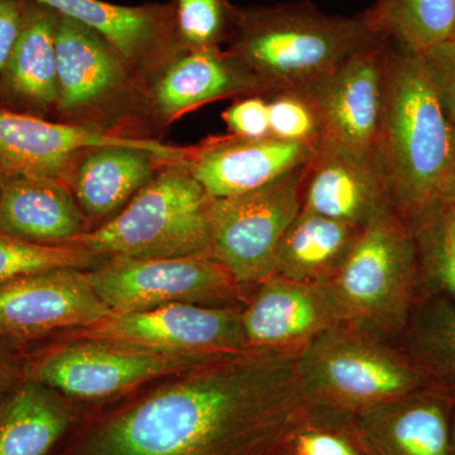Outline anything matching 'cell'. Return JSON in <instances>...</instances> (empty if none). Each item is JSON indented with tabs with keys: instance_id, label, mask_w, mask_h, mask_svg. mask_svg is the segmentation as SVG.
Segmentation results:
<instances>
[{
	"instance_id": "obj_1",
	"label": "cell",
	"mask_w": 455,
	"mask_h": 455,
	"mask_svg": "<svg viewBox=\"0 0 455 455\" xmlns=\"http://www.w3.org/2000/svg\"><path fill=\"white\" fill-rule=\"evenodd\" d=\"M300 350L245 349L88 416L51 455H280L325 429Z\"/></svg>"
},
{
	"instance_id": "obj_2",
	"label": "cell",
	"mask_w": 455,
	"mask_h": 455,
	"mask_svg": "<svg viewBox=\"0 0 455 455\" xmlns=\"http://www.w3.org/2000/svg\"><path fill=\"white\" fill-rule=\"evenodd\" d=\"M392 208L415 229L448 205L455 187V130L424 57L386 40L381 123L377 134Z\"/></svg>"
},
{
	"instance_id": "obj_3",
	"label": "cell",
	"mask_w": 455,
	"mask_h": 455,
	"mask_svg": "<svg viewBox=\"0 0 455 455\" xmlns=\"http://www.w3.org/2000/svg\"><path fill=\"white\" fill-rule=\"evenodd\" d=\"M364 11L331 16L310 0L236 7L228 52L256 75L267 95L307 88L361 51L385 42Z\"/></svg>"
},
{
	"instance_id": "obj_4",
	"label": "cell",
	"mask_w": 455,
	"mask_h": 455,
	"mask_svg": "<svg viewBox=\"0 0 455 455\" xmlns=\"http://www.w3.org/2000/svg\"><path fill=\"white\" fill-rule=\"evenodd\" d=\"M385 340L337 325L299 353L305 388L329 429L368 407L433 388L423 368Z\"/></svg>"
},
{
	"instance_id": "obj_5",
	"label": "cell",
	"mask_w": 455,
	"mask_h": 455,
	"mask_svg": "<svg viewBox=\"0 0 455 455\" xmlns=\"http://www.w3.org/2000/svg\"><path fill=\"white\" fill-rule=\"evenodd\" d=\"M188 164H166L121 212L68 245L130 259L209 252L215 199L194 178Z\"/></svg>"
},
{
	"instance_id": "obj_6",
	"label": "cell",
	"mask_w": 455,
	"mask_h": 455,
	"mask_svg": "<svg viewBox=\"0 0 455 455\" xmlns=\"http://www.w3.org/2000/svg\"><path fill=\"white\" fill-rule=\"evenodd\" d=\"M419 263L411 227L394 208L379 212L325 281L340 325L382 339L403 329L414 305Z\"/></svg>"
},
{
	"instance_id": "obj_7",
	"label": "cell",
	"mask_w": 455,
	"mask_h": 455,
	"mask_svg": "<svg viewBox=\"0 0 455 455\" xmlns=\"http://www.w3.org/2000/svg\"><path fill=\"white\" fill-rule=\"evenodd\" d=\"M206 361L116 341L70 338L36 352L22 364V373L23 379L42 383L82 405L112 401Z\"/></svg>"
},
{
	"instance_id": "obj_8",
	"label": "cell",
	"mask_w": 455,
	"mask_h": 455,
	"mask_svg": "<svg viewBox=\"0 0 455 455\" xmlns=\"http://www.w3.org/2000/svg\"><path fill=\"white\" fill-rule=\"evenodd\" d=\"M92 289L114 314L164 305L244 307L251 296L211 252L169 259L109 257L89 269Z\"/></svg>"
},
{
	"instance_id": "obj_9",
	"label": "cell",
	"mask_w": 455,
	"mask_h": 455,
	"mask_svg": "<svg viewBox=\"0 0 455 455\" xmlns=\"http://www.w3.org/2000/svg\"><path fill=\"white\" fill-rule=\"evenodd\" d=\"M305 171L252 193L215 199L209 252L245 289L276 274L278 248L301 211Z\"/></svg>"
},
{
	"instance_id": "obj_10",
	"label": "cell",
	"mask_w": 455,
	"mask_h": 455,
	"mask_svg": "<svg viewBox=\"0 0 455 455\" xmlns=\"http://www.w3.org/2000/svg\"><path fill=\"white\" fill-rule=\"evenodd\" d=\"M242 307L180 302L113 314L92 328L71 331L70 338L116 341L206 361L250 349L242 328Z\"/></svg>"
},
{
	"instance_id": "obj_11",
	"label": "cell",
	"mask_w": 455,
	"mask_h": 455,
	"mask_svg": "<svg viewBox=\"0 0 455 455\" xmlns=\"http://www.w3.org/2000/svg\"><path fill=\"white\" fill-rule=\"evenodd\" d=\"M89 269H53L0 284V343H28L92 328L113 315Z\"/></svg>"
},
{
	"instance_id": "obj_12",
	"label": "cell",
	"mask_w": 455,
	"mask_h": 455,
	"mask_svg": "<svg viewBox=\"0 0 455 455\" xmlns=\"http://www.w3.org/2000/svg\"><path fill=\"white\" fill-rule=\"evenodd\" d=\"M146 149L166 163H188L194 148L164 145L154 140L116 136L90 125L52 123L0 109V164L9 173L62 181L73 161L100 147Z\"/></svg>"
},
{
	"instance_id": "obj_13",
	"label": "cell",
	"mask_w": 455,
	"mask_h": 455,
	"mask_svg": "<svg viewBox=\"0 0 455 455\" xmlns=\"http://www.w3.org/2000/svg\"><path fill=\"white\" fill-rule=\"evenodd\" d=\"M301 208L361 228L392 208L376 147L358 148L320 139L305 171Z\"/></svg>"
},
{
	"instance_id": "obj_14",
	"label": "cell",
	"mask_w": 455,
	"mask_h": 455,
	"mask_svg": "<svg viewBox=\"0 0 455 455\" xmlns=\"http://www.w3.org/2000/svg\"><path fill=\"white\" fill-rule=\"evenodd\" d=\"M453 405L430 388L355 412L337 431L361 455H451Z\"/></svg>"
},
{
	"instance_id": "obj_15",
	"label": "cell",
	"mask_w": 455,
	"mask_h": 455,
	"mask_svg": "<svg viewBox=\"0 0 455 455\" xmlns=\"http://www.w3.org/2000/svg\"><path fill=\"white\" fill-rule=\"evenodd\" d=\"M385 44L361 51L307 88L320 121L322 139L372 148L381 123Z\"/></svg>"
},
{
	"instance_id": "obj_16",
	"label": "cell",
	"mask_w": 455,
	"mask_h": 455,
	"mask_svg": "<svg viewBox=\"0 0 455 455\" xmlns=\"http://www.w3.org/2000/svg\"><path fill=\"white\" fill-rule=\"evenodd\" d=\"M316 146L274 136L243 139L230 134L194 148L188 167L209 196L226 199L259 190L304 169Z\"/></svg>"
},
{
	"instance_id": "obj_17",
	"label": "cell",
	"mask_w": 455,
	"mask_h": 455,
	"mask_svg": "<svg viewBox=\"0 0 455 455\" xmlns=\"http://www.w3.org/2000/svg\"><path fill=\"white\" fill-rule=\"evenodd\" d=\"M337 325L339 316L325 281L298 283L274 275L242 307V328L252 349L301 350Z\"/></svg>"
},
{
	"instance_id": "obj_18",
	"label": "cell",
	"mask_w": 455,
	"mask_h": 455,
	"mask_svg": "<svg viewBox=\"0 0 455 455\" xmlns=\"http://www.w3.org/2000/svg\"><path fill=\"white\" fill-rule=\"evenodd\" d=\"M98 32L131 68L164 66L182 49L172 3L121 5L104 0H36Z\"/></svg>"
},
{
	"instance_id": "obj_19",
	"label": "cell",
	"mask_w": 455,
	"mask_h": 455,
	"mask_svg": "<svg viewBox=\"0 0 455 455\" xmlns=\"http://www.w3.org/2000/svg\"><path fill=\"white\" fill-rule=\"evenodd\" d=\"M56 59L57 107L62 112L107 106L127 89L131 66L124 57L98 32L70 18H59Z\"/></svg>"
},
{
	"instance_id": "obj_20",
	"label": "cell",
	"mask_w": 455,
	"mask_h": 455,
	"mask_svg": "<svg viewBox=\"0 0 455 455\" xmlns=\"http://www.w3.org/2000/svg\"><path fill=\"white\" fill-rule=\"evenodd\" d=\"M164 68L151 95L156 110L166 118L223 98L267 95L259 77L220 47L182 51Z\"/></svg>"
},
{
	"instance_id": "obj_21",
	"label": "cell",
	"mask_w": 455,
	"mask_h": 455,
	"mask_svg": "<svg viewBox=\"0 0 455 455\" xmlns=\"http://www.w3.org/2000/svg\"><path fill=\"white\" fill-rule=\"evenodd\" d=\"M89 220L64 182L9 173L0 187V233L37 244L68 245Z\"/></svg>"
},
{
	"instance_id": "obj_22",
	"label": "cell",
	"mask_w": 455,
	"mask_h": 455,
	"mask_svg": "<svg viewBox=\"0 0 455 455\" xmlns=\"http://www.w3.org/2000/svg\"><path fill=\"white\" fill-rule=\"evenodd\" d=\"M90 411L53 388L23 379L0 397V455H51Z\"/></svg>"
},
{
	"instance_id": "obj_23",
	"label": "cell",
	"mask_w": 455,
	"mask_h": 455,
	"mask_svg": "<svg viewBox=\"0 0 455 455\" xmlns=\"http://www.w3.org/2000/svg\"><path fill=\"white\" fill-rule=\"evenodd\" d=\"M158 164L170 163L136 147H100L74 164L68 188L88 220H109L151 181Z\"/></svg>"
},
{
	"instance_id": "obj_24",
	"label": "cell",
	"mask_w": 455,
	"mask_h": 455,
	"mask_svg": "<svg viewBox=\"0 0 455 455\" xmlns=\"http://www.w3.org/2000/svg\"><path fill=\"white\" fill-rule=\"evenodd\" d=\"M362 229L301 208L278 248L275 275L307 283L329 280L348 256Z\"/></svg>"
},
{
	"instance_id": "obj_25",
	"label": "cell",
	"mask_w": 455,
	"mask_h": 455,
	"mask_svg": "<svg viewBox=\"0 0 455 455\" xmlns=\"http://www.w3.org/2000/svg\"><path fill=\"white\" fill-rule=\"evenodd\" d=\"M59 13L32 0L3 79L13 97L32 107L57 106Z\"/></svg>"
},
{
	"instance_id": "obj_26",
	"label": "cell",
	"mask_w": 455,
	"mask_h": 455,
	"mask_svg": "<svg viewBox=\"0 0 455 455\" xmlns=\"http://www.w3.org/2000/svg\"><path fill=\"white\" fill-rule=\"evenodd\" d=\"M364 13L377 35L420 55L455 37V0H376Z\"/></svg>"
},
{
	"instance_id": "obj_27",
	"label": "cell",
	"mask_w": 455,
	"mask_h": 455,
	"mask_svg": "<svg viewBox=\"0 0 455 455\" xmlns=\"http://www.w3.org/2000/svg\"><path fill=\"white\" fill-rule=\"evenodd\" d=\"M414 361L433 381L455 390V304L447 299L423 302L410 315Z\"/></svg>"
},
{
	"instance_id": "obj_28",
	"label": "cell",
	"mask_w": 455,
	"mask_h": 455,
	"mask_svg": "<svg viewBox=\"0 0 455 455\" xmlns=\"http://www.w3.org/2000/svg\"><path fill=\"white\" fill-rule=\"evenodd\" d=\"M108 259L74 245L31 243L0 233V284L53 269H92Z\"/></svg>"
},
{
	"instance_id": "obj_29",
	"label": "cell",
	"mask_w": 455,
	"mask_h": 455,
	"mask_svg": "<svg viewBox=\"0 0 455 455\" xmlns=\"http://www.w3.org/2000/svg\"><path fill=\"white\" fill-rule=\"evenodd\" d=\"M176 29L182 49L220 47L229 41L236 7L228 0H172Z\"/></svg>"
},
{
	"instance_id": "obj_30",
	"label": "cell",
	"mask_w": 455,
	"mask_h": 455,
	"mask_svg": "<svg viewBox=\"0 0 455 455\" xmlns=\"http://www.w3.org/2000/svg\"><path fill=\"white\" fill-rule=\"evenodd\" d=\"M266 98L271 136L290 142H319L323 136L322 121L307 90H281Z\"/></svg>"
},
{
	"instance_id": "obj_31",
	"label": "cell",
	"mask_w": 455,
	"mask_h": 455,
	"mask_svg": "<svg viewBox=\"0 0 455 455\" xmlns=\"http://www.w3.org/2000/svg\"><path fill=\"white\" fill-rule=\"evenodd\" d=\"M414 230L419 260L427 276L448 293L455 304V256L443 241L433 221H424Z\"/></svg>"
},
{
	"instance_id": "obj_32",
	"label": "cell",
	"mask_w": 455,
	"mask_h": 455,
	"mask_svg": "<svg viewBox=\"0 0 455 455\" xmlns=\"http://www.w3.org/2000/svg\"><path fill=\"white\" fill-rule=\"evenodd\" d=\"M230 134L243 139H263L269 133L267 98L265 95H250L235 101L221 114Z\"/></svg>"
},
{
	"instance_id": "obj_33",
	"label": "cell",
	"mask_w": 455,
	"mask_h": 455,
	"mask_svg": "<svg viewBox=\"0 0 455 455\" xmlns=\"http://www.w3.org/2000/svg\"><path fill=\"white\" fill-rule=\"evenodd\" d=\"M423 57L440 104L455 130V40L439 44Z\"/></svg>"
},
{
	"instance_id": "obj_34",
	"label": "cell",
	"mask_w": 455,
	"mask_h": 455,
	"mask_svg": "<svg viewBox=\"0 0 455 455\" xmlns=\"http://www.w3.org/2000/svg\"><path fill=\"white\" fill-rule=\"evenodd\" d=\"M32 0H0V80L5 73Z\"/></svg>"
},
{
	"instance_id": "obj_35",
	"label": "cell",
	"mask_w": 455,
	"mask_h": 455,
	"mask_svg": "<svg viewBox=\"0 0 455 455\" xmlns=\"http://www.w3.org/2000/svg\"><path fill=\"white\" fill-rule=\"evenodd\" d=\"M293 448L304 455H361L352 442L337 430L307 429L296 436Z\"/></svg>"
},
{
	"instance_id": "obj_36",
	"label": "cell",
	"mask_w": 455,
	"mask_h": 455,
	"mask_svg": "<svg viewBox=\"0 0 455 455\" xmlns=\"http://www.w3.org/2000/svg\"><path fill=\"white\" fill-rule=\"evenodd\" d=\"M22 381V364L0 347V397Z\"/></svg>"
},
{
	"instance_id": "obj_37",
	"label": "cell",
	"mask_w": 455,
	"mask_h": 455,
	"mask_svg": "<svg viewBox=\"0 0 455 455\" xmlns=\"http://www.w3.org/2000/svg\"><path fill=\"white\" fill-rule=\"evenodd\" d=\"M442 235L443 241L455 256V211L451 205L444 206L439 212L429 218ZM427 221V220H425ZM423 224V223H421Z\"/></svg>"
},
{
	"instance_id": "obj_38",
	"label": "cell",
	"mask_w": 455,
	"mask_h": 455,
	"mask_svg": "<svg viewBox=\"0 0 455 455\" xmlns=\"http://www.w3.org/2000/svg\"><path fill=\"white\" fill-rule=\"evenodd\" d=\"M451 455H455V407H453V412H451Z\"/></svg>"
},
{
	"instance_id": "obj_39",
	"label": "cell",
	"mask_w": 455,
	"mask_h": 455,
	"mask_svg": "<svg viewBox=\"0 0 455 455\" xmlns=\"http://www.w3.org/2000/svg\"><path fill=\"white\" fill-rule=\"evenodd\" d=\"M448 205H451L455 211V187L453 188V193H451V199H449Z\"/></svg>"
},
{
	"instance_id": "obj_40",
	"label": "cell",
	"mask_w": 455,
	"mask_h": 455,
	"mask_svg": "<svg viewBox=\"0 0 455 455\" xmlns=\"http://www.w3.org/2000/svg\"><path fill=\"white\" fill-rule=\"evenodd\" d=\"M5 178L4 169H3L2 164H0V187H2L3 180Z\"/></svg>"
},
{
	"instance_id": "obj_41",
	"label": "cell",
	"mask_w": 455,
	"mask_h": 455,
	"mask_svg": "<svg viewBox=\"0 0 455 455\" xmlns=\"http://www.w3.org/2000/svg\"><path fill=\"white\" fill-rule=\"evenodd\" d=\"M292 451H293V444L291 445V447L287 448L286 451H284L283 453H281L280 455H292Z\"/></svg>"
},
{
	"instance_id": "obj_42",
	"label": "cell",
	"mask_w": 455,
	"mask_h": 455,
	"mask_svg": "<svg viewBox=\"0 0 455 455\" xmlns=\"http://www.w3.org/2000/svg\"><path fill=\"white\" fill-rule=\"evenodd\" d=\"M292 455H304V454L298 453V451H295V448H293Z\"/></svg>"
},
{
	"instance_id": "obj_43",
	"label": "cell",
	"mask_w": 455,
	"mask_h": 455,
	"mask_svg": "<svg viewBox=\"0 0 455 455\" xmlns=\"http://www.w3.org/2000/svg\"><path fill=\"white\" fill-rule=\"evenodd\" d=\"M454 40H455V37H454Z\"/></svg>"
}]
</instances>
